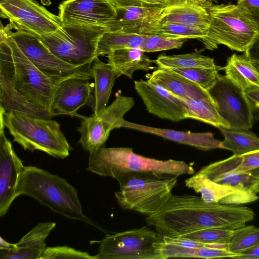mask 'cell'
Listing matches in <instances>:
<instances>
[{"label": "cell", "instance_id": "d6a6232c", "mask_svg": "<svg viewBox=\"0 0 259 259\" xmlns=\"http://www.w3.org/2000/svg\"><path fill=\"white\" fill-rule=\"evenodd\" d=\"M259 244V228L245 226L234 230L226 249L238 255L246 253Z\"/></svg>", "mask_w": 259, "mask_h": 259}, {"label": "cell", "instance_id": "52a82bcc", "mask_svg": "<svg viewBox=\"0 0 259 259\" xmlns=\"http://www.w3.org/2000/svg\"><path fill=\"white\" fill-rule=\"evenodd\" d=\"M178 177L152 173L132 172L118 177V203L124 210L147 216L156 212L169 199Z\"/></svg>", "mask_w": 259, "mask_h": 259}, {"label": "cell", "instance_id": "5b68a950", "mask_svg": "<svg viewBox=\"0 0 259 259\" xmlns=\"http://www.w3.org/2000/svg\"><path fill=\"white\" fill-rule=\"evenodd\" d=\"M0 119V123L9 130L13 141L24 150L41 151L62 159L69 155L72 148L56 120L17 111L6 112L1 108Z\"/></svg>", "mask_w": 259, "mask_h": 259}, {"label": "cell", "instance_id": "bcb514c9", "mask_svg": "<svg viewBox=\"0 0 259 259\" xmlns=\"http://www.w3.org/2000/svg\"><path fill=\"white\" fill-rule=\"evenodd\" d=\"M250 13L259 28V8L249 10Z\"/></svg>", "mask_w": 259, "mask_h": 259}, {"label": "cell", "instance_id": "ba28073f", "mask_svg": "<svg viewBox=\"0 0 259 259\" xmlns=\"http://www.w3.org/2000/svg\"><path fill=\"white\" fill-rule=\"evenodd\" d=\"M108 31L106 27L79 24H63L55 32L39 37L57 57L76 66L92 64L97 57L99 41Z\"/></svg>", "mask_w": 259, "mask_h": 259}, {"label": "cell", "instance_id": "83f0119b", "mask_svg": "<svg viewBox=\"0 0 259 259\" xmlns=\"http://www.w3.org/2000/svg\"><path fill=\"white\" fill-rule=\"evenodd\" d=\"M204 49L193 53L167 56L160 54L154 60L160 68H205L224 69V67L215 65L213 58L203 55Z\"/></svg>", "mask_w": 259, "mask_h": 259}, {"label": "cell", "instance_id": "4dcf8cb0", "mask_svg": "<svg viewBox=\"0 0 259 259\" xmlns=\"http://www.w3.org/2000/svg\"><path fill=\"white\" fill-rule=\"evenodd\" d=\"M182 99L188 107L187 118L200 121L218 128H230V124L219 115L212 100Z\"/></svg>", "mask_w": 259, "mask_h": 259}, {"label": "cell", "instance_id": "ffe728a7", "mask_svg": "<svg viewBox=\"0 0 259 259\" xmlns=\"http://www.w3.org/2000/svg\"><path fill=\"white\" fill-rule=\"evenodd\" d=\"M122 127L154 135L181 144L195 147L203 151L222 149V141L210 132L196 133L154 127L124 120Z\"/></svg>", "mask_w": 259, "mask_h": 259}, {"label": "cell", "instance_id": "f1b7e54d", "mask_svg": "<svg viewBox=\"0 0 259 259\" xmlns=\"http://www.w3.org/2000/svg\"><path fill=\"white\" fill-rule=\"evenodd\" d=\"M159 250L163 259L171 257L233 258L238 255L225 248L186 247L166 243L163 241L159 244Z\"/></svg>", "mask_w": 259, "mask_h": 259}, {"label": "cell", "instance_id": "ab89813d", "mask_svg": "<svg viewBox=\"0 0 259 259\" xmlns=\"http://www.w3.org/2000/svg\"><path fill=\"white\" fill-rule=\"evenodd\" d=\"M115 7L135 6L143 8L159 7L164 0H109Z\"/></svg>", "mask_w": 259, "mask_h": 259}, {"label": "cell", "instance_id": "484cf974", "mask_svg": "<svg viewBox=\"0 0 259 259\" xmlns=\"http://www.w3.org/2000/svg\"><path fill=\"white\" fill-rule=\"evenodd\" d=\"M92 72L95 80L94 114L98 115L107 107L117 76L113 67L98 57L92 62Z\"/></svg>", "mask_w": 259, "mask_h": 259}, {"label": "cell", "instance_id": "d6986e66", "mask_svg": "<svg viewBox=\"0 0 259 259\" xmlns=\"http://www.w3.org/2000/svg\"><path fill=\"white\" fill-rule=\"evenodd\" d=\"M187 187L200 193L206 203L240 205L254 202L259 197L250 189H240L217 183L198 171L185 181Z\"/></svg>", "mask_w": 259, "mask_h": 259}, {"label": "cell", "instance_id": "9a60e30c", "mask_svg": "<svg viewBox=\"0 0 259 259\" xmlns=\"http://www.w3.org/2000/svg\"><path fill=\"white\" fill-rule=\"evenodd\" d=\"M134 85L149 113L173 121L187 118L188 107L181 98L148 80L135 81Z\"/></svg>", "mask_w": 259, "mask_h": 259}, {"label": "cell", "instance_id": "8992f818", "mask_svg": "<svg viewBox=\"0 0 259 259\" xmlns=\"http://www.w3.org/2000/svg\"><path fill=\"white\" fill-rule=\"evenodd\" d=\"M210 23L207 35L200 40L210 50L223 45L245 52L259 33L249 10L239 5L214 4L209 9Z\"/></svg>", "mask_w": 259, "mask_h": 259}, {"label": "cell", "instance_id": "c3c4849f", "mask_svg": "<svg viewBox=\"0 0 259 259\" xmlns=\"http://www.w3.org/2000/svg\"><path fill=\"white\" fill-rule=\"evenodd\" d=\"M255 193H259V182L254 183L251 185L250 188Z\"/></svg>", "mask_w": 259, "mask_h": 259}, {"label": "cell", "instance_id": "7c38bea8", "mask_svg": "<svg viewBox=\"0 0 259 259\" xmlns=\"http://www.w3.org/2000/svg\"><path fill=\"white\" fill-rule=\"evenodd\" d=\"M1 17L7 18L12 28L38 37L51 34L62 26L59 16L33 0H0Z\"/></svg>", "mask_w": 259, "mask_h": 259}, {"label": "cell", "instance_id": "f6af8a7d", "mask_svg": "<svg viewBox=\"0 0 259 259\" xmlns=\"http://www.w3.org/2000/svg\"><path fill=\"white\" fill-rule=\"evenodd\" d=\"M15 247V243L8 242L2 237H0V250H11L14 249Z\"/></svg>", "mask_w": 259, "mask_h": 259}, {"label": "cell", "instance_id": "f35d334b", "mask_svg": "<svg viewBox=\"0 0 259 259\" xmlns=\"http://www.w3.org/2000/svg\"><path fill=\"white\" fill-rule=\"evenodd\" d=\"M242 159L232 172L246 173L259 168V150L242 155Z\"/></svg>", "mask_w": 259, "mask_h": 259}, {"label": "cell", "instance_id": "e0dca14e", "mask_svg": "<svg viewBox=\"0 0 259 259\" xmlns=\"http://www.w3.org/2000/svg\"><path fill=\"white\" fill-rule=\"evenodd\" d=\"M0 125V217L4 216L17 197L18 183L24 166Z\"/></svg>", "mask_w": 259, "mask_h": 259}, {"label": "cell", "instance_id": "277c9868", "mask_svg": "<svg viewBox=\"0 0 259 259\" xmlns=\"http://www.w3.org/2000/svg\"><path fill=\"white\" fill-rule=\"evenodd\" d=\"M87 170L116 180L132 172L152 173L179 177L193 175L191 164L172 159L159 160L138 154L129 147L105 148L90 154Z\"/></svg>", "mask_w": 259, "mask_h": 259}, {"label": "cell", "instance_id": "74e56055", "mask_svg": "<svg viewBox=\"0 0 259 259\" xmlns=\"http://www.w3.org/2000/svg\"><path fill=\"white\" fill-rule=\"evenodd\" d=\"M97 259L96 255H91L88 252L76 250L67 246L47 247L40 259Z\"/></svg>", "mask_w": 259, "mask_h": 259}, {"label": "cell", "instance_id": "6da1fadb", "mask_svg": "<svg viewBox=\"0 0 259 259\" xmlns=\"http://www.w3.org/2000/svg\"><path fill=\"white\" fill-rule=\"evenodd\" d=\"M9 24H1L0 107L32 116L51 118L55 91L67 76L44 72L37 68L9 35Z\"/></svg>", "mask_w": 259, "mask_h": 259}, {"label": "cell", "instance_id": "4316f807", "mask_svg": "<svg viewBox=\"0 0 259 259\" xmlns=\"http://www.w3.org/2000/svg\"><path fill=\"white\" fill-rule=\"evenodd\" d=\"M224 70L225 76L244 91L259 89V72L244 54L229 57Z\"/></svg>", "mask_w": 259, "mask_h": 259}, {"label": "cell", "instance_id": "7a4b0ae2", "mask_svg": "<svg viewBox=\"0 0 259 259\" xmlns=\"http://www.w3.org/2000/svg\"><path fill=\"white\" fill-rule=\"evenodd\" d=\"M255 215L248 207L206 203L197 196L172 194L145 220L162 236L177 238L208 228L236 230L252 221Z\"/></svg>", "mask_w": 259, "mask_h": 259}, {"label": "cell", "instance_id": "4fadbf2b", "mask_svg": "<svg viewBox=\"0 0 259 259\" xmlns=\"http://www.w3.org/2000/svg\"><path fill=\"white\" fill-rule=\"evenodd\" d=\"M214 2L216 1L164 0L142 34L164 23L180 24L208 32L210 23L209 9Z\"/></svg>", "mask_w": 259, "mask_h": 259}, {"label": "cell", "instance_id": "ac0fdd59", "mask_svg": "<svg viewBox=\"0 0 259 259\" xmlns=\"http://www.w3.org/2000/svg\"><path fill=\"white\" fill-rule=\"evenodd\" d=\"M92 79L82 76H74L62 81L58 85L52 100L51 113L53 116L67 115L82 118L77 110L90 102L94 84Z\"/></svg>", "mask_w": 259, "mask_h": 259}, {"label": "cell", "instance_id": "7402d4cb", "mask_svg": "<svg viewBox=\"0 0 259 259\" xmlns=\"http://www.w3.org/2000/svg\"><path fill=\"white\" fill-rule=\"evenodd\" d=\"M148 80L181 98L212 100L207 91L170 69L158 68L150 74Z\"/></svg>", "mask_w": 259, "mask_h": 259}, {"label": "cell", "instance_id": "f546056e", "mask_svg": "<svg viewBox=\"0 0 259 259\" xmlns=\"http://www.w3.org/2000/svg\"><path fill=\"white\" fill-rule=\"evenodd\" d=\"M219 129L224 137L222 149L230 150L236 155L259 150V138L254 134L243 130L223 127Z\"/></svg>", "mask_w": 259, "mask_h": 259}, {"label": "cell", "instance_id": "60d3db41", "mask_svg": "<svg viewBox=\"0 0 259 259\" xmlns=\"http://www.w3.org/2000/svg\"><path fill=\"white\" fill-rule=\"evenodd\" d=\"M244 55L250 61L259 63V33L244 52Z\"/></svg>", "mask_w": 259, "mask_h": 259}, {"label": "cell", "instance_id": "cb8c5ba5", "mask_svg": "<svg viewBox=\"0 0 259 259\" xmlns=\"http://www.w3.org/2000/svg\"><path fill=\"white\" fill-rule=\"evenodd\" d=\"M159 8L135 6L115 7V18L105 27L108 31L141 34L148 26L151 17L156 14Z\"/></svg>", "mask_w": 259, "mask_h": 259}, {"label": "cell", "instance_id": "5bb4252c", "mask_svg": "<svg viewBox=\"0 0 259 259\" xmlns=\"http://www.w3.org/2000/svg\"><path fill=\"white\" fill-rule=\"evenodd\" d=\"M9 30V35L38 69L48 73L67 76H83L93 79L92 64L76 66L56 56L37 36L23 30Z\"/></svg>", "mask_w": 259, "mask_h": 259}, {"label": "cell", "instance_id": "ee69618b", "mask_svg": "<svg viewBox=\"0 0 259 259\" xmlns=\"http://www.w3.org/2000/svg\"><path fill=\"white\" fill-rule=\"evenodd\" d=\"M237 5L242 6L248 10L259 8V0H236Z\"/></svg>", "mask_w": 259, "mask_h": 259}, {"label": "cell", "instance_id": "2e32d148", "mask_svg": "<svg viewBox=\"0 0 259 259\" xmlns=\"http://www.w3.org/2000/svg\"><path fill=\"white\" fill-rule=\"evenodd\" d=\"M116 14L115 7L109 0H65L59 6L62 24L105 27Z\"/></svg>", "mask_w": 259, "mask_h": 259}, {"label": "cell", "instance_id": "8d00e7d4", "mask_svg": "<svg viewBox=\"0 0 259 259\" xmlns=\"http://www.w3.org/2000/svg\"><path fill=\"white\" fill-rule=\"evenodd\" d=\"M207 91L217 80L219 74L218 69L205 68H171Z\"/></svg>", "mask_w": 259, "mask_h": 259}, {"label": "cell", "instance_id": "30bf717a", "mask_svg": "<svg viewBox=\"0 0 259 259\" xmlns=\"http://www.w3.org/2000/svg\"><path fill=\"white\" fill-rule=\"evenodd\" d=\"M135 101L131 97L117 95L113 102L99 114L91 115L81 118L77 128L80 134L78 143L83 150L90 154L103 147L110 132L122 127L124 115L134 106Z\"/></svg>", "mask_w": 259, "mask_h": 259}, {"label": "cell", "instance_id": "d4e9b609", "mask_svg": "<svg viewBox=\"0 0 259 259\" xmlns=\"http://www.w3.org/2000/svg\"><path fill=\"white\" fill-rule=\"evenodd\" d=\"M108 63L114 69L117 77L124 75L133 79L134 72L137 70L149 71L154 69L145 52L139 48H124L114 51L107 55Z\"/></svg>", "mask_w": 259, "mask_h": 259}, {"label": "cell", "instance_id": "1f68e13d", "mask_svg": "<svg viewBox=\"0 0 259 259\" xmlns=\"http://www.w3.org/2000/svg\"><path fill=\"white\" fill-rule=\"evenodd\" d=\"M145 34L108 31L99 41L97 56L107 55L114 51L124 48L140 49Z\"/></svg>", "mask_w": 259, "mask_h": 259}, {"label": "cell", "instance_id": "7bdbcfd3", "mask_svg": "<svg viewBox=\"0 0 259 259\" xmlns=\"http://www.w3.org/2000/svg\"><path fill=\"white\" fill-rule=\"evenodd\" d=\"M236 259H259V244L249 251L235 256Z\"/></svg>", "mask_w": 259, "mask_h": 259}, {"label": "cell", "instance_id": "b9f144b4", "mask_svg": "<svg viewBox=\"0 0 259 259\" xmlns=\"http://www.w3.org/2000/svg\"><path fill=\"white\" fill-rule=\"evenodd\" d=\"M245 92L253 107L259 110V89Z\"/></svg>", "mask_w": 259, "mask_h": 259}, {"label": "cell", "instance_id": "7dc6e473", "mask_svg": "<svg viewBox=\"0 0 259 259\" xmlns=\"http://www.w3.org/2000/svg\"><path fill=\"white\" fill-rule=\"evenodd\" d=\"M253 178L254 183L259 182V168L249 172Z\"/></svg>", "mask_w": 259, "mask_h": 259}, {"label": "cell", "instance_id": "e575fe53", "mask_svg": "<svg viewBox=\"0 0 259 259\" xmlns=\"http://www.w3.org/2000/svg\"><path fill=\"white\" fill-rule=\"evenodd\" d=\"M234 230L220 228H208L191 232L179 237L205 243L228 245Z\"/></svg>", "mask_w": 259, "mask_h": 259}, {"label": "cell", "instance_id": "3957f363", "mask_svg": "<svg viewBox=\"0 0 259 259\" xmlns=\"http://www.w3.org/2000/svg\"><path fill=\"white\" fill-rule=\"evenodd\" d=\"M17 196L37 200L66 218L98 226L82 212L77 191L66 180L34 166H25L19 179Z\"/></svg>", "mask_w": 259, "mask_h": 259}, {"label": "cell", "instance_id": "d590c367", "mask_svg": "<svg viewBox=\"0 0 259 259\" xmlns=\"http://www.w3.org/2000/svg\"><path fill=\"white\" fill-rule=\"evenodd\" d=\"M187 39L185 38H172L158 34H145L144 39L140 49L145 53H150L180 49Z\"/></svg>", "mask_w": 259, "mask_h": 259}, {"label": "cell", "instance_id": "44dd1931", "mask_svg": "<svg viewBox=\"0 0 259 259\" xmlns=\"http://www.w3.org/2000/svg\"><path fill=\"white\" fill-rule=\"evenodd\" d=\"M56 223H39L26 234L11 250H0L1 259H40L46 248L45 241Z\"/></svg>", "mask_w": 259, "mask_h": 259}, {"label": "cell", "instance_id": "681fc988", "mask_svg": "<svg viewBox=\"0 0 259 259\" xmlns=\"http://www.w3.org/2000/svg\"><path fill=\"white\" fill-rule=\"evenodd\" d=\"M253 65L259 72V63L252 62Z\"/></svg>", "mask_w": 259, "mask_h": 259}, {"label": "cell", "instance_id": "8fae6325", "mask_svg": "<svg viewBox=\"0 0 259 259\" xmlns=\"http://www.w3.org/2000/svg\"><path fill=\"white\" fill-rule=\"evenodd\" d=\"M207 92L219 115L230 124V129L247 131L252 127L253 107L243 89L219 74Z\"/></svg>", "mask_w": 259, "mask_h": 259}, {"label": "cell", "instance_id": "836d02e7", "mask_svg": "<svg viewBox=\"0 0 259 259\" xmlns=\"http://www.w3.org/2000/svg\"><path fill=\"white\" fill-rule=\"evenodd\" d=\"M145 34H153L172 38H196L201 40L207 32L178 23H164L150 28Z\"/></svg>", "mask_w": 259, "mask_h": 259}, {"label": "cell", "instance_id": "603a6c76", "mask_svg": "<svg viewBox=\"0 0 259 259\" xmlns=\"http://www.w3.org/2000/svg\"><path fill=\"white\" fill-rule=\"evenodd\" d=\"M242 159V155H233L227 159L204 166L198 171L217 183L240 189H250V186L254 182L249 172L240 174L232 172Z\"/></svg>", "mask_w": 259, "mask_h": 259}, {"label": "cell", "instance_id": "9c48e42d", "mask_svg": "<svg viewBox=\"0 0 259 259\" xmlns=\"http://www.w3.org/2000/svg\"><path fill=\"white\" fill-rule=\"evenodd\" d=\"M163 236L148 226L113 234L100 242L97 259H163L159 250Z\"/></svg>", "mask_w": 259, "mask_h": 259}]
</instances>
